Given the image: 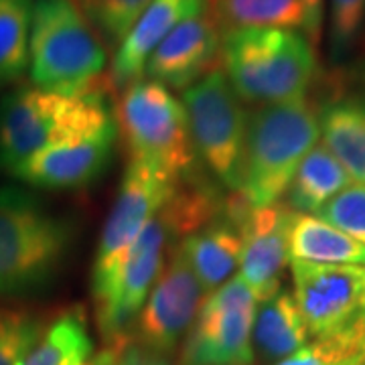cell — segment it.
Returning <instances> with one entry per match:
<instances>
[{
    "mask_svg": "<svg viewBox=\"0 0 365 365\" xmlns=\"http://www.w3.org/2000/svg\"><path fill=\"white\" fill-rule=\"evenodd\" d=\"M112 90L110 78H102L73 96L39 88L9 93L0 102V169L13 173L49 144L114 124V110L108 104Z\"/></svg>",
    "mask_w": 365,
    "mask_h": 365,
    "instance_id": "cell-1",
    "label": "cell"
},
{
    "mask_svg": "<svg viewBox=\"0 0 365 365\" xmlns=\"http://www.w3.org/2000/svg\"><path fill=\"white\" fill-rule=\"evenodd\" d=\"M222 67L242 102L304 98L317 73L314 45L294 29L254 26L222 35Z\"/></svg>",
    "mask_w": 365,
    "mask_h": 365,
    "instance_id": "cell-2",
    "label": "cell"
},
{
    "mask_svg": "<svg viewBox=\"0 0 365 365\" xmlns=\"http://www.w3.org/2000/svg\"><path fill=\"white\" fill-rule=\"evenodd\" d=\"M319 136L321 110L307 96L248 114L240 193L252 207L278 203Z\"/></svg>",
    "mask_w": 365,
    "mask_h": 365,
    "instance_id": "cell-3",
    "label": "cell"
},
{
    "mask_svg": "<svg viewBox=\"0 0 365 365\" xmlns=\"http://www.w3.org/2000/svg\"><path fill=\"white\" fill-rule=\"evenodd\" d=\"M69 222L19 187H0V297L45 287L66 260Z\"/></svg>",
    "mask_w": 365,
    "mask_h": 365,
    "instance_id": "cell-4",
    "label": "cell"
},
{
    "mask_svg": "<svg viewBox=\"0 0 365 365\" xmlns=\"http://www.w3.org/2000/svg\"><path fill=\"white\" fill-rule=\"evenodd\" d=\"M106 61L104 41L73 0L33 2L29 69L35 88L81 93L104 78Z\"/></svg>",
    "mask_w": 365,
    "mask_h": 365,
    "instance_id": "cell-5",
    "label": "cell"
},
{
    "mask_svg": "<svg viewBox=\"0 0 365 365\" xmlns=\"http://www.w3.org/2000/svg\"><path fill=\"white\" fill-rule=\"evenodd\" d=\"M114 120L128 160H143L175 181L195 177L197 153L185 106L167 86L136 79L118 93Z\"/></svg>",
    "mask_w": 365,
    "mask_h": 365,
    "instance_id": "cell-6",
    "label": "cell"
},
{
    "mask_svg": "<svg viewBox=\"0 0 365 365\" xmlns=\"http://www.w3.org/2000/svg\"><path fill=\"white\" fill-rule=\"evenodd\" d=\"M177 182L148 163L128 160L114 205L100 235L91 268V297L98 323L112 304L122 266L136 237L146 223L165 207Z\"/></svg>",
    "mask_w": 365,
    "mask_h": 365,
    "instance_id": "cell-7",
    "label": "cell"
},
{
    "mask_svg": "<svg viewBox=\"0 0 365 365\" xmlns=\"http://www.w3.org/2000/svg\"><path fill=\"white\" fill-rule=\"evenodd\" d=\"M182 106L197 157L227 191H240L248 112L222 66L182 90Z\"/></svg>",
    "mask_w": 365,
    "mask_h": 365,
    "instance_id": "cell-8",
    "label": "cell"
},
{
    "mask_svg": "<svg viewBox=\"0 0 365 365\" xmlns=\"http://www.w3.org/2000/svg\"><path fill=\"white\" fill-rule=\"evenodd\" d=\"M258 300L235 276L203 300L181 351V365H252Z\"/></svg>",
    "mask_w": 365,
    "mask_h": 365,
    "instance_id": "cell-9",
    "label": "cell"
},
{
    "mask_svg": "<svg viewBox=\"0 0 365 365\" xmlns=\"http://www.w3.org/2000/svg\"><path fill=\"white\" fill-rule=\"evenodd\" d=\"M225 215L242 237L240 278L258 302H266L282 290L288 260V225L292 209L282 203L252 207L240 191L225 197Z\"/></svg>",
    "mask_w": 365,
    "mask_h": 365,
    "instance_id": "cell-10",
    "label": "cell"
},
{
    "mask_svg": "<svg viewBox=\"0 0 365 365\" xmlns=\"http://www.w3.org/2000/svg\"><path fill=\"white\" fill-rule=\"evenodd\" d=\"M292 297L311 337H327L365 317L364 266H321L290 262Z\"/></svg>",
    "mask_w": 365,
    "mask_h": 365,
    "instance_id": "cell-11",
    "label": "cell"
},
{
    "mask_svg": "<svg viewBox=\"0 0 365 365\" xmlns=\"http://www.w3.org/2000/svg\"><path fill=\"white\" fill-rule=\"evenodd\" d=\"M205 292L191 270L179 244L169 250V260L136 317V339L148 351L169 353L195 323Z\"/></svg>",
    "mask_w": 365,
    "mask_h": 365,
    "instance_id": "cell-12",
    "label": "cell"
},
{
    "mask_svg": "<svg viewBox=\"0 0 365 365\" xmlns=\"http://www.w3.org/2000/svg\"><path fill=\"white\" fill-rule=\"evenodd\" d=\"M169 240H173V232L163 213L158 211L136 237L130 254L122 266L112 304L104 319L98 323L104 345L130 339L128 329L134 327L136 317L140 314L144 302L157 282L158 274L165 268V260L170 250Z\"/></svg>",
    "mask_w": 365,
    "mask_h": 365,
    "instance_id": "cell-13",
    "label": "cell"
},
{
    "mask_svg": "<svg viewBox=\"0 0 365 365\" xmlns=\"http://www.w3.org/2000/svg\"><path fill=\"white\" fill-rule=\"evenodd\" d=\"M116 136L114 122L102 130L53 143L21 163L11 175L26 185L51 191L86 187L108 167Z\"/></svg>",
    "mask_w": 365,
    "mask_h": 365,
    "instance_id": "cell-14",
    "label": "cell"
},
{
    "mask_svg": "<svg viewBox=\"0 0 365 365\" xmlns=\"http://www.w3.org/2000/svg\"><path fill=\"white\" fill-rule=\"evenodd\" d=\"M217 66H222V33L203 11L170 31L144 71L167 88L187 90Z\"/></svg>",
    "mask_w": 365,
    "mask_h": 365,
    "instance_id": "cell-15",
    "label": "cell"
},
{
    "mask_svg": "<svg viewBox=\"0 0 365 365\" xmlns=\"http://www.w3.org/2000/svg\"><path fill=\"white\" fill-rule=\"evenodd\" d=\"M205 11V0H153L132 26L126 39L118 45L110 81L114 88H126L143 78L146 63L169 33L185 19Z\"/></svg>",
    "mask_w": 365,
    "mask_h": 365,
    "instance_id": "cell-16",
    "label": "cell"
},
{
    "mask_svg": "<svg viewBox=\"0 0 365 365\" xmlns=\"http://www.w3.org/2000/svg\"><path fill=\"white\" fill-rule=\"evenodd\" d=\"M179 248L205 294L230 282L242 260V237L227 215L182 237Z\"/></svg>",
    "mask_w": 365,
    "mask_h": 365,
    "instance_id": "cell-17",
    "label": "cell"
},
{
    "mask_svg": "<svg viewBox=\"0 0 365 365\" xmlns=\"http://www.w3.org/2000/svg\"><path fill=\"white\" fill-rule=\"evenodd\" d=\"M290 262L321 266H364L365 246L317 215L292 211L288 225Z\"/></svg>",
    "mask_w": 365,
    "mask_h": 365,
    "instance_id": "cell-18",
    "label": "cell"
},
{
    "mask_svg": "<svg viewBox=\"0 0 365 365\" xmlns=\"http://www.w3.org/2000/svg\"><path fill=\"white\" fill-rule=\"evenodd\" d=\"M309 329L300 314L299 304L288 290L258 304L252 329V345L264 359L280 361L309 343Z\"/></svg>",
    "mask_w": 365,
    "mask_h": 365,
    "instance_id": "cell-19",
    "label": "cell"
},
{
    "mask_svg": "<svg viewBox=\"0 0 365 365\" xmlns=\"http://www.w3.org/2000/svg\"><path fill=\"white\" fill-rule=\"evenodd\" d=\"M321 136L347 175L365 185V102L337 100L323 108Z\"/></svg>",
    "mask_w": 365,
    "mask_h": 365,
    "instance_id": "cell-20",
    "label": "cell"
},
{
    "mask_svg": "<svg viewBox=\"0 0 365 365\" xmlns=\"http://www.w3.org/2000/svg\"><path fill=\"white\" fill-rule=\"evenodd\" d=\"M351 185V177L325 146L317 144L302 158L288 185V207L297 213H319L335 195Z\"/></svg>",
    "mask_w": 365,
    "mask_h": 365,
    "instance_id": "cell-21",
    "label": "cell"
},
{
    "mask_svg": "<svg viewBox=\"0 0 365 365\" xmlns=\"http://www.w3.org/2000/svg\"><path fill=\"white\" fill-rule=\"evenodd\" d=\"M91 353L88 319L81 307H76L43 327L39 339L19 365H86Z\"/></svg>",
    "mask_w": 365,
    "mask_h": 365,
    "instance_id": "cell-22",
    "label": "cell"
},
{
    "mask_svg": "<svg viewBox=\"0 0 365 365\" xmlns=\"http://www.w3.org/2000/svg\"><path fill=\"white\" fill-rule=\"evenodd\" d=\"M205 11L222 35L254 26L304 29L307 21L302 0H205Z\"/></svg>",
    "mask_w": 365,
    "mask_h": 365,
    "instance_id": "cell-23",
    "label": "cell"
},
{
    "mask_svg": "<svg viewBox=\"0 0 365 365\" xmlns=\"http://www.w3.org/2000/svg\"><path fill=\"white\" fill-rule=\"evenodd\" d=\"M33 0H0V83L19 79L29 67Z\"/></svg>",
    "mask_w": 365,
    "mask_h": 365,
    "instance_id": "cell-24",
    "label": "cell"
},
{
    "mask_svg": "<svg viewBox=\"0 0 365 365\" xmlns=\"http://www.w3.org/2000/svg\"><path fill=\"white\" fill-rule=\"evenodd\" d=\"M274 365H365V317L339 333L317 337Z\"/></svg>",
    "mask_w": 365,
    "mask_h": 365,
    "instance_id": "cell-25",
    "label": "cell"
},
{
    "mask_svg": "<svg viewBox=\"0 0 365 365\" xmlns=\"http://www.w3.org/2000/svg\"><path fill=\"white\" fill-rule=\"evenodd\" d=\"M150 2L153 0H73L79 13L102 37L106 49H118Z\"/></svg>",
    "mask_w": 365,
    "mask_h": 365,
    "instance_id": "cell-26",
    "label": "cell"
},
{
    "mask_svg": "<svg viewBox=\"0 0 365 365\" xmlns=\"http://www.w3.org/2000/svg\"><path fill=\"white\" fill-rule=\"evenodd\" d=\"M43 319L25 309L0 304V365H19L43 331Z\"/></svg>",
    "mask_w": 365,
    "mask_h": 365,
    "instance_id": "cell-27",
    "label": "cell"
},
{
    "mask_svg": "<svg viewBox=\"0 0 365 365\" xmlns=\"http://www.w3.org/2000/svg\"><path fill=\"white\" fill-rule=\"evenodd\" d=\"M323 222L331 223L339 232L353 237L365 246V185L351 182L339 195H335L327 205L319 209Z\"/></svg>",
    "mask_w": 365,
    "mask_h": 365,
    "instance_id": "cell-28",
    "label": "cell"
},
{
    "mask_svg": "<svg viewBox=\"0 0 365 365\" xmlns=\"http://www.w3.org/2000/svg\"><path fill=\"white\" fill-rule=\"evenodd\" d=\"M365 19V0H331V45L337 55L351 49Z\"/></svg>",
    "mask_w": 365,
    "mask_h": 365,
    "instance_id": "cell-29",
    "label": "cell"
},
{
    "mask_svg": "<svg viewBox=\"0 0 365 365\" xmlns=\"http://www.w3.org/2000/svg\"><path fill=\"white\" fill-rule=\"evenodd\" d=\"M114 365H169L160 355L157 353L148 351L140 345H132L128 343L122 353L118 355V359L114 361Z\"/></svg>",
    "mask_w": 365,
    "mask_h": 365,
    "instance_id": "cell-30",
    "label": "cell"
},
{
    "mask_svg": "<svg viewBox=\"0 0 365 365\" xmlns=\"http://www.w3.org/2000/svg\"><path fill=\"white\" fill-rule=\"evenodd\" d=\"M302 4L307 13V21H304L307 37L313 45H317L321 35V21H323V0H302Z\"/></svg>",
    "mask_w": 365,
    "mask_h": 365,
    "instance_id": "cell-31",
    "label": "cell"
}]
</instances>
